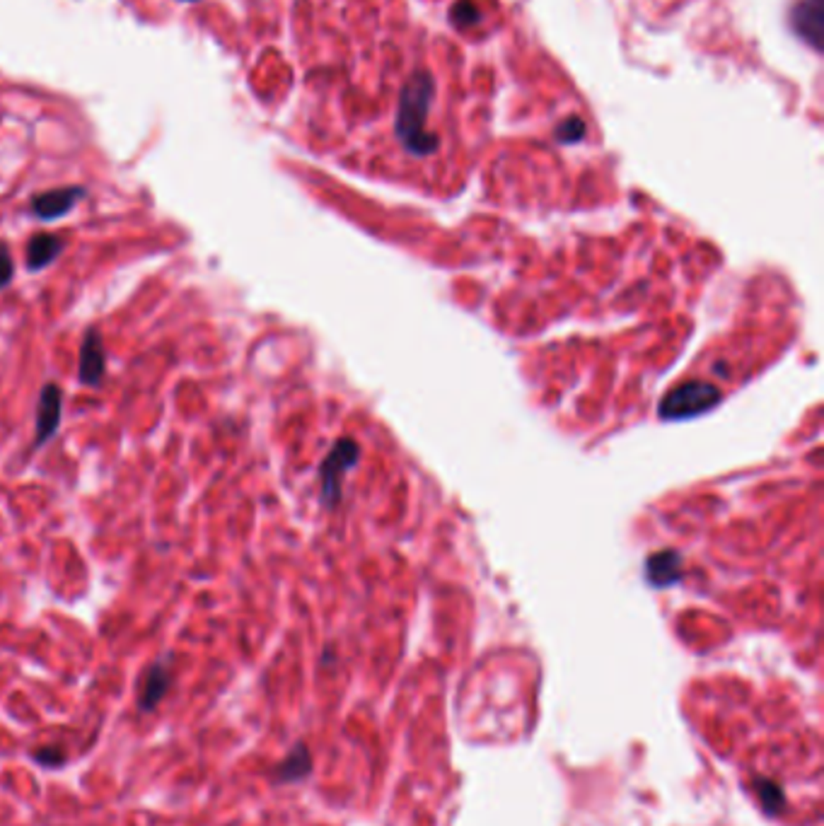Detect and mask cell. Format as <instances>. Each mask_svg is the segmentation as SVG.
<instances>
[{
    "instance_id": "6da1fadb",
    "label": "cell",
    "mask_w": 824,
    "mask_h": 826,
    "mask_svg": "<svg viewBox=\"0 0 824 826\" xmlns=\"http://www.w3.org/2000/svg\"><path fill=\"white\" fill-rule=\"evenodd\" d=\"M61 411H63V394L61 387L49 382L39 392L34 418V447H44L49 440L56 438L58 425H61Z\"/></svg>"
},
{
    "instance_id": "7a4b0ae2",
    "label": "cell",
    "mask_w": 824,
    "mask_h": 826,
    "mask_svg": "<svg viewBox=\"0 0 824 826\" xmlns=\"http://www.w3.org/2000/svg\"><path fill=\"white\" fill-rule=\"evenodd\" d=\"M107 374V351H104V338L97 329L85 331L82 344H80L78 360V380L85 387H100Z\"/></svg>"
},
{
    "instance_id": "3957f363",
    "label": "cell",
    "mask_w": 824,
    "mask_h": 826,
    "mask_svg": "<svg viewBox=\"0 0 824 826\" xmlns=\"http://www.w3.org/2000/svg\"><path fill=\"white\" fill-rule=\"evenodd\" d=\"M82 196H85V191L80 187L51 189V191L36 194L29 203V210L36 220H58V218L68 216Z\"/></svg>"
},
{
    "instance_id": "277c9868",
    "label": "cell",
    "mask_w": 824,
    "mask_h": 826,
    "mask_svg": "<svg viewBox=\"0 0 824 826\" xmlns=\"http://www.w3.org/2000/svg\"><path fill=\"white\" fill-rule=\"evenodd\" d=\"M713 403H716V389L706 387V384H689L667 396V402L663 403V413L665 416H692Z\"/></svg>"
},
{
    "instance_id": "5b68a950",
    "label": "cell",
    "mask_w": 824,
    "mask_h": 826,
    "mask_svg": "<svg viewBox=\"0 0 824 826\" xmlns=\"http://www.w3.org/2000/svg\"><path fill=\"white\" fill-rule=\"evenodd\" d=\"M172 686V667L170 660H160L148 667L141 682V694H138V705L141 711L150 713L155 705L165 698V694Z\"/></svg>"
},
{
    "instance_id": "8992f818",
    "label": "cell",
    "mask_w": 824,
    "mask_h": 826,
    "mask_svg": "<svg viewBox=\"0 0 824 826\" xmlns=\"http://www.w3.org/2000/svg\"><path fill=\"white\" fill-rule=\"evenodd\" d=\"M61 252H63V242L56 235L36 232L29 238L27 249H24V264H27L29 271H42V268L51 267Z\"/></svg>"
},
{
    "instance_id": "52a82bcc",
    "label": "cell",
    "mask_w": 824,
    "mask_h": 826,
    "mask_svg": "<svg viewBox=\"0 0 824 826\" xmlns=\"http://www.w3.org/2000/svg\"><path fill=\"white\" fill-rule=\"evenodd\" d=\"M822 17V0H803V3L793 10V24H796L798 34L803 36V39H808L812 46H819Z\"/></svg>"
},
{
    "instance_id": "ba28073f",
    "label": "cell",
    "mask_w": 824,
    "mask_h": 826,
    "mask_svg": "<svg viewBox=\"0 0 824 826\" xmlns=\"http://www.w3.org/2000/svg\"><path fill=\"white\" fill-rule=\"evenodd\" d=\"M307 771H310V754L305 752V747H297L296 752L278 766V773H276V776L281 778V781H297V778L307 776Z\"/></svg>"
},
{
    "instance_id": "9c48e42d",
    "label": "cell",
    "mask_w": 824,
    "mask_h": 826,
    "mask_svg": "<svg viewBox=\"0 0 824 826\" xmlns=\"http://www.w3.org/2000/svg\"><path fill=\"white\" fill-rule=\"evenodd\" d=\"M15 276V264H13V254H10V247L5 242H0V290L5 286H10V280Z\"/></svg>"
},
{
    "instance_id": "30bf717a",
    "label": "cell",
    "mask_w": 824,
    "mask_h": 826,
    "mask_svg": "<svg viewBox=\"0 0 824 826\" xmlns=\"http://www.w3.org/2000/svg\"><path fill=\"white\" fill-rule=\"evenodd\" d=\"M757 792H760L761 800H764V805H767L769 812H776V810L783 805V795L779 792V788H776L774 783H760V791Z\"/></svg>"
}]
</instances>
